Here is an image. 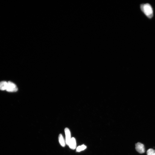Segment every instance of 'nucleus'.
<instances>
[{
    "label": "nucleus",
    "instance_id": "obj_2",
    "mask_svg": "<svg viewBox=\"0 0 155 155\" xmlns=\"http://www.w3.org/2000/svg\"><path fill=\"white\" fill-rule=\"evenodd\" d=\"M18 90V88L14 83L10 81L8 82V85L6 91L8 92H16Z\"/></svg>",
    "mask_w": 155,
    "mask_h": 155
},
{
    "label": "nucleus",
    "instance_id": "obj_7",
    "mask_svg": "<svg viewBox=\"0 0 155 155\" xmlns=\"http://www.w3.org/2000/svg\"><path fill=\"white\" fill-rule=\"evenodd\" d=\"M59 141L60 144L62 147H65L66 145V141L63 137L61 134H59Z\"/></svg>",
    "mask_w": 155,
    "mask_h": 155
},
{
    "label": "nucleus",
    "instance_id": "obj_1",
    "mask_svg": "<svg viewBox=\"0 0 155 155\" xmlns=\"http://www.w3.org/2000/svg\"><path fill=\"white\" fill-rule=\"evenodd\" d=\"M141 10L149 18L153 16V10L151 5L149 4H143L140 6Z\"/></svg>",
    "mask_w": 155,
    "mask_h": 155
},
{
    "label": "nucleus",
    "instance_id": "obj_3",
    "mask_svg": "<svg viewBox=\"0 0 155 155\" xmlns=\"http://www.w3.org/2000/svg\"><path fill=\"white\" fill-rule=\"evenodd\" d=\"M135 149L136 151L140 154L144 153L145 152L144 145L140 143H138L136 144Z\"/></svg>",
    "mask_w": 155,
    "mask_h": 155
},
{
    "label": "nucleus",
    "instance_id": "obj_9",
    "mask_svg": "<svg viewBox=\"0 0 155 155\" xmlns=\"http://www.w3.org/2000/svg\"><path fill=\"white\" fill-rule=\"evenodd\" d=\"M147 155H155V150L150 149H148L147 151Z\"/></svg>",
    "mask_w": 155,
    "mask_h": 155
},
{
    "label": "nucleus",
    "instance_id": "obj_4",
    "mask_svg": "<svg viewBox=\"0 0 155 155\" xmlns=\"http://www.w3.org/2000/svg\"><path fill=\"white\" fill-rule=\"evenodd\" d=\"M64 131L66 135V143L67 145H68L72 138L71 132L68 128H65Z\"/></svg>",
    "mask_w": 155,
    "mask_h": 155
},
{
    "label": "nucleus",
    "instance_id": "obj_8",
    "mask_svg": "<svg viewBox=\"0 0 155 155\" xmlns=\"http://www.w3.org/2000/svg\"><path fill=\"white\" fill-rule=\"evenodd\" d=\"M87 147L86 146L84 145H83L81 146H78L76 149V151L78 152H79L83 150H84L85 149H86Z\"/></svg>",
    "mask_w": 155,
    "mask_h": 155
},
{
    "label": "nucleus",
    "instance_id": "obj_5",
    "mask_svg": "<svg viewBox=\"0 0 155 155\" xmlns=\"http://www.w3.org/2000/svg\"><path fill=\"white\" fill-rule=\"evenodd\" d=\"M69 147L72 149H75L76 147V142L75 138H72L69 145Z\"/></svg>",
    "mask_w": 155,
    "mask_h": 155
},
{
    "label": "nucleus",
    "instance_id": "obj_6",
    "mask_svg": "<svg viewBox=\"0 0 155 155\" xmlns=\"http://www.w3.org/2000/svg\"><path fill=\"white\" fill-rule=\"evenodd\" d=\"M8 85V82L5 81L0 82V90L4 91L6 90Z\"/></svg>",
    "mask_w": 155,
    "mask_h": 155
}]
</instances>
